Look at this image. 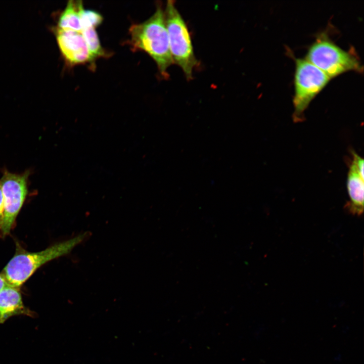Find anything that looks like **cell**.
<instances>
[{
    "label": "cell",
    "instance_id": "1",
    "mask_svg": "<svg viewBox=\"0 0 364 364\" xmlns=\"http://www.w3.org/2000/svg\"><path fill=\"white\" fill-rule=\"evenodd\" d=\"M130 44L133 49L147 53L155 62L163 77H168L167 69L173 64L170 53L164 12L157 5L154 14L145 21L129 28Z\"/></svg>",
    "mask_w": 364,
    "mask_h": 364
},
{
    "label": "cell",
    "instance_id": "2",
    "mask_svg": "<svg viewBox=\"0 0 364 364\" xmlns=\"http://www.w3.org/2000/svg\"><path fill=\"white\" fill-rule=\"evenodd\" d=\"M92 235L88 231L79 232L44 250L17 254L5 267L2 275L11 286L18 288L38 267L48 261L69 254L76 246L87 242Z\"/></svg>",
    "mask_w": 364,
    "mask_h": 364
},
{
    "label": "cell",
    "instance_id": "3",
    "mask_svg": "<svg viewBox=\"0 0 364 364\" xmlns=\"http://www.w3.org/2000/svg\"><path fill=\"white\" fill-rule=\"evenodd\" d=\"M169 48L173 63L183 70L187 79L192 78L198 65L187 25L173 1H168L164 12Z\"/></svg>",
    "mask_w": 364,
    "mask_h": 364
},
{
    "label": "cell",
    "instance_id": "4",
    "mask_svg": "<svg viewBox=\"0 0 364 364\" xmlns=\"http://www.w3.org/2000/svg\"><path fill=\"white\" fill-rule=\"evenodd\" d=\"M306 59L330 78L347 71L361 69L355 56L324 36L317 38L310 46Z\"/></svg>",
    "mask_w": 364,
    "mask_h": 364
},
{
    "label": "cell",
    "instance_id": "5",
    "mask_svg": "<svg viewBox=\"0 0 364 364\" xmlns=\"http://www.w3.org/2000/svg\"><path fill=\"white\" fill-rule=\"evenodd\" d=\"M295 94L293 98L295 122L303 120V113L313 98L321 90L330 78L306 59L296 60Z\"/></svg>",
    "mask_w": 364,
    "mask_h": 364
},
{
    "label": "cell",
    "instance_id": "6",
    "mask_svg": "<svg viewBox=\"0 0 364 364\" xmlns=\"http://www.w3.org/2000/svg\"><path fill=\"white\" fill-rule=\"evenodd\" d=\"M29 171L15 174L5 170L0 179L4 203L1 231L9 234L28 194Z\"/></svg>",
    "mask_w": 364,
    "mask_h": 364
},
{
    "label": "cell",
    "instance_id": "7",
    "mask_svg": "<svg viewBox=\"0 0 364 364\" xmlns=\"http://www.w3.org/2000/svg\"><path fill=\"white\" fill-rule=\"evenodd\" d=\"M55 35L61 53L70 65L90 62L88 49L81 31L57 27Z\"/></svg>",
    "mask_w": 364,
    "mask_h": 364
},
{
    "label": "cell",
    "instance_id": "8",
    "mask_svg": "<svg viewBox=\"0 0 364 364\" xmlns=\"http://www.w3.org/2000/svg\"><path fill=\"white\" fill-rule=\"evenodd\" d=\"M346 187L349 198L345 209L353 215L360 216L363 212L364 174L350 162Z\"/></svg>",
    "mask_w": 364,
    "mask_h": 364
},
{
    "label": "cell",
    "instance_id": "9",
    "mask_svg": "<svg viewBox=\"0 0 364 364\" xmlns=\"http://www.w3.org/2000/svg\"><path fill=\"white\" fill-rule=\"evenodd\" d=\"M30 311L23 305L18 288L8 287L0 291V323L17 314L29 315Z\"/></svg>",
    "mask_w": 364,
    "mask_h": 364
},
{
    "label": "cell",
    "instance_id": "10",
    "mask_svg": "<svg viewBox=\"0 0 364 364\" xmlns=\"http://www.w3.org/2000/svg\"><path fill=\"white\" fill-rule=\"evenodd\" d=\"M83 9L81 1H69L60 14L58 28L81 32L80 14Z\"/></svg>",
    "mask_w": 364,
    "mask_h": 364
},
{
    "label": "cell",
    "instance_id": "11",
    "mask_svg": "<svg viewBox=\"0 0 364 364\" xmlns=\"http://www.w3.org/2000/svg\"><path fill=\"white\" fill-rule=\"evenodd\" d=\"M81 33L88 49L90 62L95 61L97 58L106 56V53L102 47L95 28L83 29Z\"/></svg>",
    "mask_w": 364,
    "mask_h": 364
},
{
    "label": "cell",
    "instance_id": "12",
    "mask_svg": "<svg viewBox=\"0 0 364 364\" xmlns=\"http://www.w3.org/2000/svg\"><path fill=\"white\" fill-rule=\"evenodd\" d=\"M103 20L101 14L91 10H82L80 14V23L82 29L95 28L100 25Z\"/></svg>",
    "mask_w": 364,
    "mask_h": 364
},
{
    "label": "cell",
    "instance_id": "13",
    "mask_svg": "<svg viewBox=\"0 0 364 364\" xmlns=\"http://www.w3.org/2000/svg\"><path fill=\"white\" fill-rule=\"evenodd\" d=\"M4 197L3 192L0 184V227L1 226L3 216H4Z\"/></svg>",
    "mask_w": 364,
    "mask_h": 364
},
{
    "label": "cell",
    "instance_id": "14",
    "mask_svg": "<svg viewBox=\"0 0 364 364\" xmlns=\"http://www.w3.org/2000/svg\"><path fill=\"white\" fill-rule=\"evenodd\" d=\"M11 286L7 282L2 274H0V291L8 287Z\"/></svg>",
    "mask_w": 364,
    "mask_h": 364
}]
</instances>
